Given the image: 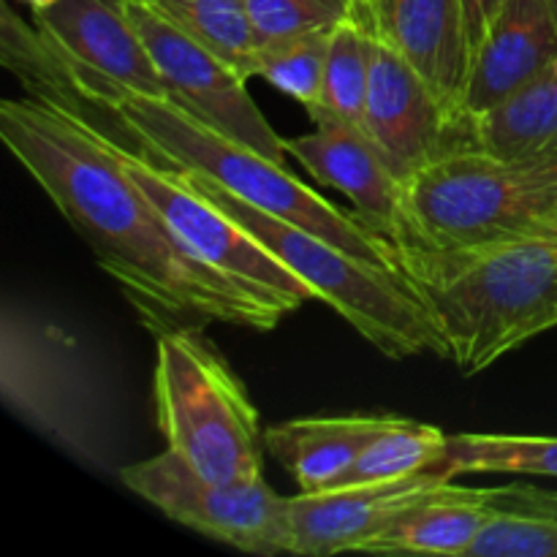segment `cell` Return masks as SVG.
<instances>
[{"label":"cell","instance_id":"27","mask_svg":"<svg viewBox=\"0 0 557 557\" xmlns=\"http://www.w3.org/2000/svg\"><path fill=\"white\" fill-rule=\"evenodd\" d=\"M493 504L504 509L533 511L557 520V490H542L533 484H509V487L493 490Z\"/></svg>","mask_w":557,"mask_h":557},{"label":"cell","instance_id":"17","mask_svg":"<svg viewBox=\"0 0 557 557\" xmlns=\"http://www.w3.org/2000/svg\"><path fill=\"white\" fill-rule=\"evenodd\" d=\"M493 506V490H468L446 482L438 493L364 542L359 553L468 557Z\"/></svg>","mask_w":557,"mask_h":557},{"label":"cell","instance_id":"24","mask_svg":"<svg viewBox=\"0 0 557 557\" xmlns=\"http://www.w3.org/2000/svg\"><path fill=\"white\" fill-rule=\"evenodd\" d=\"M370 60H373V33L357 14L330 33L326 54L324 107L326 112L348 120L364 131V101L370 85ZM368 134V131H364Z\"/></svg>","mask_w":557,"mask_h":557},{"label":"cell","instance_id":"30","mask_svg":"<svg viewBox=\"0 0 557 557\" xmlns=\"http://www.w3.org/2000/svg\"><path fill=\"white\" fill-rule=\"evenodd\" d=\"M549 5H553V14H555V20H557V0H549Z\"/></svg>","mask_w":557,"mask_h":557},{"label":"cell","instance_id":"28","mask_svg":"<svg viewBox=\"0 0 557 557\" xmlns=\"http://www.w3.org/2000/svg\"><path fill=\"white\" fill-rule=\"evenodd\" d=\"M466 3V27H468V44H471V60L479 44L487 38L490 27L498 20L500 9L506 0H462Z\"/></svg>","mask_w":557,"mask_h":557},{"label":"cell","instance_id":"16","mask_svg":"<svg viewBox=\"0 0 557 557\" xmlns=\"http://www.w3.org/2000/svg\"><path fill=\"white\" fill-rule=\"evenodd\" d=\"M553 63H557V20L549 0H506L487 38L473 52L457 131L466 120L487 112L536 79Z\"/></svg>","mask_w":557,"mask_h":557},{"label":"cell","instance_id":"22","mask_svg":"<svg viewBox=\"0 0 557 557\" xmlns=\"http://www.w3.org/2000/svg\"><path fill=\"white\" fill-rule=\"evenodd\" d=\"M444 471L451 479L462 473H525L557 476L555 435L457 433L449 435Z\"/></svg>","mask_w":557,"mask_h":557},{"label":"cell","instance_id":"8","mask_svg":"<svg viewBox=\"0 0 557 557\" xmlns=\"http://www.w3.org/2000/svg\"><path fill=\"white\" fill-rule=\"evenodd\" d=\"M103 139L117 152L125 172L134 177L141 194L166 218V223L183 239L185 248L194 250L201 261L221 270L232 281L277 299L292 313L302 308L305 302H310V299H319L302 277L294 275L264 243H259L232 215H226L221 207H215L194 185H188L183 174L174 172V169L156 166L152 161L141 158L139 152L128 150V147L109 139V136H103Z\"/></svg>","mask_w":557,"mask_h":557},{"label":"cell","instance_id":"25","mask_svg":"<svg viewBox=\"0 0 557 557\" xmlns=\"http://www.w3.org/2000/svg\"><path fill=\"white\" fill-rule=\"evenodd\" d=\"M468 557H557V520L493 506Z\"/></svg>","mask_w":557,"mask_h":557},{"label":"cell","instance_id":"1","mask_svg":"<svg viewBox=\"0 0 557 557\" xmlns=\"http://www.w3.org/2000/svg\"><path fill=\"white\" fill-rule=\"evenodd\" d=\"M0 139L156 337L201 324L270 332L292 313L185 248L109 141L63 103L33 92L9 98L0 103Z\"/></svg>","mask_w":557,"mask_h":557},{"label":"cell","instance_id":"29","mask_svg":"<svg viewBox=\"0 0 557 557\" xmlns=\"http://www.w3.org/2000/svg\"><path fill=\"white\" fill-rule=\"evenodd\" d=\"M20 3H25L27 9H30V14H33V11H44V9H49V5L58 3V0H20Z\"/></svg>","mask_w":557,"mask_h":557},{"label":"cell","instance_id":"3","mask_svg":"<svg viewBox=\"0 0 557 557\" xmlns=\"http://www.w3.org/2000/svg\"><path fill=\"white\" fill-rule=\"evenodd\" d=\"M397 267L466 375L557 326V237L435 248L395 245Z\"/></svg>","mask_w":557,"mask_h":557},{"label":"cell","instance_id":"10","mask_svg":"<svg viewBox=\"0 0 557 557\" xmlns=\"http://www.w3.org/2000/svg\"><path fill=\"white\" fill-rule=\"evenodd\" d=\"M33 36L49 65L85 96L128 90L169 101L128 0H58L33 11Z\"/></svg>","mask_w":557,"mask_h":557},{"label":"cell","instance_id":"12","mask_svg":"<svg viewBox=\"0 0 557 557\" xmlns=\"http://www.w3.org/2000/svg\"><path fill=\"white\" fill-rule=\"evenodd\" d=\"M364 131L403 183L435 158L462 150L455 117L433 87L400 52L375 36Z\"/></svg>","mask_w":557,"mask_h":557},{"label":"cell","instance_id":"18","mask_svg":"<svg viewBox=\"0 0 557 557\" xmlns=\"http://www.w3.org/2000/svg\"><path fill=\"white\" fill-rule=\"evenodd\" d=\"M379 417H310L264 430V449L275 457L299 493L315 495L337 487Z\"/></svg>","mask_w":557,"mask_h":557},{"label":"cell","instance_id":"6","mask_svg":"<svg viewBox=\"0 0 557 557\" xmlns=\"http://www.w3.org/2000/svg\"><path fill=\"white\" fill-rule=\"evenodd\" d=\"M158 430L210 482L264 479V433L248 389L199 326L158 335L152 375Z\"/></svg>","mask_w":557,"mask_h":557},{"label":"cell","instance_id":"23","mask_svg":"<svg viewBox=\"0 0 557 557\" xmlns=\"http://www.w3.org/2000/svg\"><path fill=\"white\" fill-rule=\"evenodd\" d=\"M326 54L330 33H305V36L264 41L256 52L253 76L270 82L288 98L302 103L305 112L324 107Z\"/></svg>","mask_w":557,"mask_h":557},{"label":"cell","instance_id":"13","mask_svg":"<svg viewBox=\"0 0 557 557\" xmlns=\"http://www.w3.org/2000/svg\"><path fill=\"white\" fill-rule=\"evenodd\" d=\"M313 134L286 139V152L302 163L321 185L337 188L357 207V218L392 245L408 232L406 183L392 172L386 158L362 128L315 109Z\"/></svg>","mask_w":557,"mask_h":557},{"label":"cell","instance_id":"9","mask_svg":"<svg viewBox=\"0 0 557 557\" xmlns=\"http://www.w3.org/2000/svg\"><path fill=\"white\" fill-rule=\"evenodd\" d=\"M3 397L38 433L87 455L96 428V395L87 364L63 332L36 315L3 310Z\"/></svg>","mask_w":557,"mask_h":557},{"label":"cell","instance_id":"2","mask_svg":"<svg viewBox=\"0 0 557 557\" xmlns=\"http://www.w3.org/2000/svg\"><path fill=\"white\" fill-rule=\"evenodd\" d=\"M27 38L38 58L49 65V60L38 49L33 27H27ZM54 76L60 82H47L33 96L63 103L103 136L139 152L156 166L205 174L207 180L223 185L248 205L261 207L264 212H272L288 223H297V226L341 245L351 256H359L370 264L400 270L395 245L389 239L364 226L357 215H348L341 207L315 194L302 180L294 177L283 163L261 156L253 147L228 139L221 131L210 128L194 114L180 109L177 103L136 96L128 90L85 96L71 87L58 71Z\"/></svg>","mask_w":557,"mask_h":557},{"label":"cell","instance_id":"20","mask_svg":"<svg viewBox=\"0 0 557 557\" xmlns=\"http://www.w3.org/2000/svg\"><path fill=\"white\" fill-rule=\"evenodd\" d=\"M446 449H449V435L435 424L400 417H379L373 433L359 449L351 471L343 476L337 487L395 482V479L435 471V468H444Z\"/></svg>","mask_w":557,"mask_h":557},{"label":"cell","instance_id":"5","mask_svg":"<svg viewBox=\"0 0 557 557\" xmlns=\"http://www.w3.org/2000/svg\"><path fill=\"white\" fill-rule=\"evenodd\" d=\"M408 232L400 243L462 248L517 237H557V152L504 161L455 150L406 183Z\"/></svg>","mask_w":557,"mask_h":557},{"label":"cell","instance_id":"7","mask_svg":"<svg viewBox=\"0 0 557 557\" xmlns=\"http://www.w3.org/2000/svg\"><path fill=\"white\" fill-rule=\"evenodd\" d=\"M120 479L169 520L212 542L250 555H294L288 498H281L264 479L210 482L172 449L125 466Z\"/></svg>","mask_w":557,"mask_h":557},{"label":"cell","instance_id":"4","mask_svg":"<svg viewBox=\"0 0 557 557\" xmlns=\"http://www.w3.org/2000/svg\"><path fill=\"white\" fill-rule=\"evenodd\" d=\"M180 172V169H174ZM201 196L232 215L245 232L264 243L294 275L302 277L321 302L341 313L384 357L408 359L424 351L446 357V346L428 308L419 302L400 270L370 264L341 245L248 205L199 172H180Z\"/></svg>","mask_w":557,"mask_h":557},{"label":"cell","instance_id":"26","mask_svg":"<svg viewBox=\"0 0 557 557\" xmlns=\"http://www.w3.org/2000/svg\"><path fill=\"white\" fill-rule=\"evenodd\" d=\"M357 0H248L259 41L332 33L354 14Z\"/></svg>","mask_w":557,"mask_h":557},{"label":"cell","instance_id":"15","mask_svg":"<svg viewBox=\"0 0 557 557\" xmlns=\"http://www.w3.org/2000/svg\"><path fill=\"white\" fill-rule=\"evenodd\" d=\"M354 14L424 76L457 123L471 74L462 0H357Z\"/></svg>","mask_w":557,"mask_h":557},{"label":"cell","instance_id":"14","mask_svg":"<svg viewBox=\"0 0 557 557\" xmlns=\"http://www.w3.org/2000/svg\"><path fill=\"white\" fill-rule=\"evenodd\" d=\"M455 482L444 468L379 484L332 487L315 495L288 498L294 525V555L330 557L359 553L364 542L384 531L424 498Z\"/></svg>","mask_w":557,"mask_h":557},{"label":"cell","instance_id":"21","mask_svg":"<svg viewBox=\"0 0 557 557\" xmlns=\"http://www.w3.org/2000/svg\"><path fill=\"white\" fill-rule=\"evenodd\" d=\"M163 16L232 65L239 76H253L261 41L250 20L248 0H150Z\"/></svg>","mask_w":557,"mask_h":557},{"label":"cell","instance_id":"11","mask_svg":"<svg viewBox=\"0 0 557 557\" xmlns=\"http://www.w3.org/2000/svg\"><path fill=\"white\" fill-rule=\"evenodd\" d=\"M128 14L166 85L169 101L228 139L286 163V139L256 107L245 76L180 30L150 0H128Z\"/></svg>","mask_w":557,"mask_h":557},{"label":"cell","instance_id":"19","mask_svg":"<svg viewBox=\"0 0 557 557\" xmlns=\"http://www.w3.org/2000/svg\"><path fill=\"white\" fill-rule=\"evenodd\" d=\"M462 150L504 161L557 152V63L487 112L460 125Z\"/></svg>","mask_w":557,"mask_h":557}]
</instances>
